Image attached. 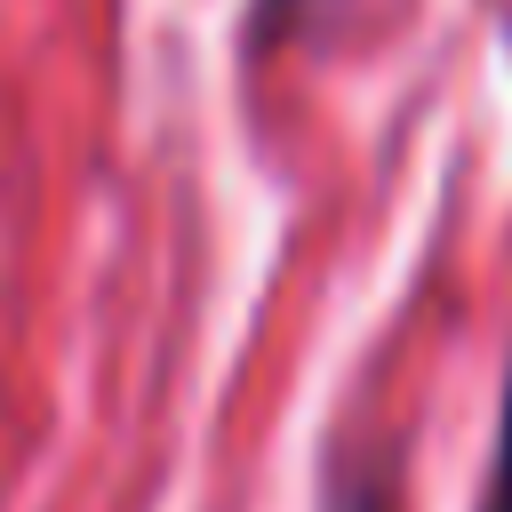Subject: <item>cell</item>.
Segmentation results:
<instances>
[{"label":"cell","instance_id":"cell-1","mask_svg":"<svg viewBox=\"0 0 512 512\" xmlns=\"http://www.w3.org/2000/svg\"><path fill=\"white\" fill-rule=\"evenodd\" d=\"M472 512H512V360H504V392H496V440H488V472H480V504Z\"/></svg>","mask_w":512,"mask_h":512},{"label":"cell","instance_id":"cell-2","mask_svg":"<svg viewBox=\"0 0 512 512\" xmlns=\"http://www.w3.org/2000/svg\"><path fill=\"white\" fill-rule=\"evenodd\" d=\"M304 8H320V0H248V48H264L272 32H288Z\"/></svg>","mask_w":512,"mask_h":512}]
</instances>
